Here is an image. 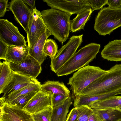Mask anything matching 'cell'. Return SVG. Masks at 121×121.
Returning <instances> with one entry per match:
<instances>
[{
    "label": "cell",
    "mask_w": 121,
    "mask_h": 121,
    "mask_svg": "<svg viewBox=\"0 0 121 121\" xmlns=\"http://www.w3.org/2000/svg\"><path fill=\"white\" fill-rule=\"evenodd\" d=\"M121 26V6L115 9L104 7L95 18L94 29L99 35L105 36Z\"/></svg>",
    "instance_id": "4"
},
{
    "label": "cell",
    "mask_w": 121,
    "mask_h": 121,
    "mask_svg": "<svg viewBox=\"0 0 121 121\" xmlns=\"http://www.w3.org/2000/svg\"><path fill=\"white\" fill-rule=\"evenodd\" d=\"M51 8L65 12L70 16L91 8L87 0H43Z\"/></svg>",
    "instance_id": "9"
},
{
    "label": "cell",
    "mask_w": 121,
    "mask_h": 121,
    "mask_svg": "<svg viewBox=\"0 0 121 121\" xmlns=\"http://www.w3.org/2000/svg\"><path fill=\"white\" fill-rule=\"evenodd\" d=\"M93 11L91 8L85 10L77 14L76 17L70 21V30L72 32L84 30L87 22L89 20Z\"/></svg>",
    "instance_id": "21"
},
{
    "label": "cell",
    "mask_w": 121,
    "mask_h": 121,
    "mask_svg": "<svg viewBox=\"0 0 121 121\" xmlns=\"http://www.w3.org/2000/svg\"><path fill=\"white\" fill-rule=\"evenodd\" d=\"M52 111V107L32 114L35 121H51Z\"/></svg>",
    "instance_id": "29"
},
{
    "label": "cell",
    "mask_w": 121,
    "mask_h": 121,
    "mask_svg": "<svg viewBox=\"0 0 121 121\" xmlns=\"http://www.w3.org/2000/svg\"><path fill=\"white\" fill-rule=\"evenodd\" d=\"M41 84L39 81L32 82L23 88L10 94L5 98L1 97L0 100L7 102H9L17 97L33 91L40 90Z\"/></svg>",
    "instance_id": "24"
},
{
    "label": "cell",
    "mask_w": 121,
    "mask_h": 121,
    "mask_svg": "<svg viewBox=\"0 0 121 121\" xmlns=\"http://www.w3.org/2000/svg\"><path fill=\"white\" fill-rule=\"evenodd\" d=\"M79 114V111L77 107L73 108L68 114L66 121H75Z\"/></svg>",
    "instance_id": "32"
},
{
    "label": "cell",
    "mask_w": 121,
    "mask_h": 121,
    "mask_svg": "<svg viewBox=\"0 0 121 121\" xmlns=\"http://www.w3.org/2000/svg\"><path fill=\"white\" fill-rule=\"evenodd\" d=\"M72 103L69 96L62 104L52 108L51 121H66L69 108Z\"/></svg>",
    "instance_id": "22"
},
{
    "label": "cell",
    "mask_w": 121,
    "mask_h": 121,
    "mask_svg": "<svg viewBox=\"0 0 121 121\" xmlns=\"http://www.w3.org/2000/svg\"><path fill=\"white\" fill-rule=\"evenodd\" d=\"M0 103V121H35L32 114L7 102Z\"/></svg>",
    "instance_id": "10"
},
{
    "label": "cell",
    "mask_w": 121,
    "mask_h": 121,
    "mask_svg": "<svg viewBox=\"0 0 121 121\" xmlns=\"http://www.w3.org/2000/svg\"><path fill=\"white\" fill-rule=\"evenodd\" d=\"M29 54V49L26 44L22 46H8L5 61L19 64L24 60Z\"/></svg>",
    "instance_id": "15"
},
{
    "label": "cell",
    "mask_w": 121,
    "mask_h": 121,
    "mask_svg": "<svg viewBox=\"0 0 121 121\" xmlns=\"http://www.w3.org/2000/svg\"><path fill=\"white\" fill-rule=\"evenodd\" d=\"M100 45L91 43L82 47L56 73L58 77L71 74L88 65L95 58Z\"/></svg>",
    "instance_id": "3"
},
{
    "label": "cell",
    "mask_w": 121,
    "mask_h": 121,
    "mask_svg": "<svg viewBox=\"0 0 121 121\" xmlns=\"http://www.w3.org/2000/svg\"><path fill=\"white\" fill-rule=\"evenodd\" d=\"M117 109L118 110H119L121 112V107L118 108Z\"/></svg>",
    "instance_id": "38"
},
{
    "label": "cell",
    "mask_w": 121,
    "mask_h": 121,
    "mask_svg": "<svg viewBox=\"0 0 121 121\" xmlns=\"http://www.w3.org/2000/svg\"><path fill=\"white\" fill-rule=\"evenodd\" d=\"M117 121H121V119Z\"/></svg>",
    "instance_id": "39"
},
{
    "label": "cell",
    "mask_w": 121,
    "mask_h": 121,
    "mask_svg": "<svg viewBox=\"0 0 121 121\" xmlns=\"http://www.w3.org/2000/svg\"><path fill=\"white\" fill-rule=\"evenodd\" d=\"M8 45L0 40V59L6 60Z\"/></svg>",
    "instance_id": "33"
},
{
    "label": "cell",
    "mask_w": 121,
    "mask_h": 121,
    "mask_svg": "<svg viewBox=\"0 0 121 121\" xmlns=\"http://www.w3.org/2000/svg\"><path fill=\"white\" fill-rule=\"evenodd\" d=\"M108 7L112 9L117 8L121 6V0H108Z\"/></svg>",
    "instance_id": "35"
},
{
    "label": "cell",
    "mask_w": 121,
    "mask_h": 121,
    "mask_svg": "<svg viewBox=\"0 0 121 121\" xmlns=\"http://www.w3.org/2000/svg\"><path fill=\"white\" fill-rule=\"evenodd\" d=\"M40 12L48 29L54 38L63 44L69 39L71 16L53 8L43 10Z\"/></svg>",
    "instance_id": "2"
},
{
    "label": "cell",
    "mask_w": 121,
    "mask_h": 121,
    "mask_svg": "<svg viewBox=\"0 0 121 121\" xmlns=\"http://www.w3.org/2000/svg\"><path fill=\"white\" fill-rule=\"evenodd\" d=\"M9 63L11 69L13 72L35 78L42 70L41 65L29 54L20 64Z\"/></svg>",
    "instance_id": "11"
},
{
    "label": "cell",
    "mask_w": 121,
    "mask_h": 121,
    "mask_svg": "<svg viewBox=\"0 0 121 121\" xmlns=\"http://www.w3.org/2000/svg\"><path fill=\"white\" fill-rule=\"evenodd\" d=\"M8 8L14 15L16 20L23 28L27 34L31 10L22 0H12L9 3Z\"/></svg>",
    "instance_id": "12"
},
{
    "label": "cell",
    "mask_w": 121,
    "mask_h": 121,
    "mask_svg": "<svg viewBox=\"0 0 121 121\" xmlns=\"http://www.w3.org/2000/svg\"><path fill=\"white\" fill-rule=\"evenodd\" d=\"M108 70L100 68L89 65L79 69L69 80L68 84L71 87L75 96L78 94L95 80Z\"/></svg>",
    "instance_id": "5"
},
{
    "label": "cell",
    "mask_w": 121,
    "mask_h": 121,
    "mask_svg": "<svg viewBox=\"0 0 121 121\" xmlns=\"http://www.w3.org/2000/svg\"><path fill=\"white\" fill-rule=\"evenodd\" d=\"M31 13L27 34L29 48H32L40 36L48 30L40 12L31 8Z\"/></svg>",
    "instance_id": "8"
},
{
    "label": "cell",
    "mask_w": 121,
    "mask_h": 121,
    "mask_svg": "<svg viewBox=\"0 0 121 121\" xmlns=\"http://www.w3.org/2000/svg\"><path fill=\"white\" fill-rule=\"evenodd\" d=\"M116 95V93L114 92L90 96H80L76 95L75 96L73 106L75 107L81 105H88L93 102L115 96Z\"/></svg>",
    "instance_id": "20"
},
{
    "label": "cell",
    "mask_w": 121,
    "mask_h": 121,
    "mask_svg": "<svg viewBox=\"0 0 121 121\" xmlns=\"http://www.w3.org/2000/svg\"><path fill=\"white\" fill-rule=\"evenodd\" d=\"M83 35L72 36L58 50L56 56L51 60L50 67L52 71L56 73L75 53L82 42Z\"/></svg>",
    "instance_id": "6"
},
{
    "label": "cell",
    "mask_w": 121,
    "mask_h": 121,
    "mask_svg": "<svg viewBox=\"0 0 121 121\" xmlns=\"http://www.w3.org/2000/svg\"><path fill=\"white\" fill-rule=\"evenodd\" d=\"M8 0H0V17H3L8 6Z\"/></svg>",
    "instance_id": "34"
},
{
    "label": "cell",
    "mask_w": 121,
    "mask_h": 121,
    "mask_svg": "<svg viewBox=\"0 0 121 121\" xmlns=\"http://www.w3.org/2000/svg\"><path fill=\"white\" fill-rule=\"evenodd\" d=\"M38 91L30 92L26 94L20 95L13 100L7 103L10 105L16 106L23 109L29 100Z\"/></svg>",
    "instance_id": "26"
},
{
    "label": "cell",
    "mask_w": 121,
    "mask_h": 121,
    "mask_svg": "<svg viewBox=\"0 0 121 121\" xmlns=\"http://www.w3.org/2000/svg\"><path fill=\"white\" fill-rule=\"evenodd\" d=\"M13 72L12 78L3 92L4 98L32 82L38 81L36 78Z\"/></svg>",
    "instance_id": "14"
},
{
    "label": "cell",
    "mask_w": 121,
    "mask_h": 121,
    "mask_svg": "<svg viewBox=\"0 0 121 121\" xmlns=\"http://www.w3.org/2000/svg\"><path fill=\"white\" fill-rule=\"evenodd\" d=\"M94 110L105 121H117L121 119V112L117 109L101 110Z\"/></svg>",
    "instance_id": "25"
},
{
    "label": "cell",
    "mask_w": 121,
    "mask_h": 121,
    "mask_svg": "<svg viewBox=\"0 0 121 121\" xmlns=\"http://www.w3.org/2000/svg\"><path fill=\"white\" fill-rule=\"evenodd\" d=\"M58 48V45L54 40L51 39H47L44 44L43 52L45 54L49 56L52 60L56 55Z\"/></svg>",
    "instance_id": "27"
},
{
    "label": "cell",
    "mask_w": 121,
    "mask_h": 121,
    "mask_svg": "<svg viewBox=\"0 0 121 121\" xmlns=\"http://www.w3.org/2000/svg\"><path fill=\"white\" fill-rule=\"evenodd\" d=\"M94 112L90 116L88 121H105L103 119L94 109Z\"/></svg>",
    "instance_id": "36"
},
{
    "label": "cell",
    "mask_w": 121,
    "mask_h": 121,
    "mask_svg": "<svg viewBox=\"0 0 121 121\" xmlns=\"http://www.w3.org/2000/svg\"><path fill=\"white\" fill-rule=\"evenodd\" d=\"M77 107L79 114L75 121H88L89 117L94 112L93 109L88 105H81Z\"/></svg>",
    "instance_id": "28"
},
{
    "label": "cell",
    "mask_w": 121,
    "mask_h": 121,
    "mask_svg": "<svg viewBox=\"0 0 121 121\" xmlns=\"http://www.w3.org/2000/svg\"><path fill=\"white\" fill-rule=\"evenodd\" d=\"M0 40L8 46H23L27 42L18 28L6 19H0Z\"/></svg>",
    "instance_id": "7"
},
{
    "label": "cell",
    "mask_w": 121,
    "mask_h": 121,
    "mask_svg": "<svg viewBox=\"0 0 121 121\" xmlns=\"http://www.w3.org/2000/svg\"><path fill=\"white\" fill-rule=\"evenodd\" d=\"M51 94L52 108L63 104L69 96L62 94Z\"/></svg>",
    "instance_id": "30"
},
{
    "label": "cell",
    "mask_w": 121,
    "mask_h": 121,
    "mask_svg": "<svg viewBox=\"0 0 121 121\" xmlns=\"http://www.w3.org/2000/svg\"><path fill=\"white\" fill-rule=\"evenodd\" d=\"M40 91L51 94H62L69 96L70 91L64 83L59 81L48 80L41 85Z\"/></svg>",
    "instance_id": "19"
},
{
    "label": "cell",
    "mask_w": 121,
    "mask_h": 121,
    "mask_svg": "<svg viewBox=\"0 0 121 121\" xmlns=\"http://www.w3.org/2000/svg\"><path fill=\"white\" fill-rule=\"evenodd\" d=\"M87 1L91 6L93 11L95 10L101 9L103 6L108 4V0H87Z\"/></svg>",
    "instance_id": "31"
},
{
    "label": "cell",
    "mask_w": 121,
    "mask_h": 121,
    "mask_svg": "<svg viewBox=\"0 0 121 121\" xmlns=\"http://www.w3.org/2000/svg\"><path fill=\"white\" fill-rule=\"evenodd\" d=\"M50 107H52L51 94L40 90L29 100L23 109L33 114Z\"/></svg>",
    "instance_id": "13"
},
{
    "label": "cell",
    "mask_w": 121,
    "mask_h": 121,
    "mask_svg": "<svg viewBox=\"0 0 121 121\" xmlns=\"http://www.w3.org/2000/svg\"><path fill=\"white\" fill-rule=\"evenodd\" d=\"M102 57L110 61H121V39L109 42L101 52Z\"/></svg>",
    "instance_id": "16"
},
{
    "label": "cell",
    "mask_w": 121,
    "mask_h": 121,
    "mask_svg": "<svg viewBox=\"0 0 121 121\" xmlns=\"http://www.w3.org/2000/svg\"><path fill=\"white\" fill-rule=\"evenodd\" d=\"M48 29L39 37L32 48L29 49V54L41 64L45 60L47 55L43 52L44 44L48 37L51 35Z\"/></svg>",
    "instance_id": "17"
},
{
    "label": "cell",
    "mask_w": 121,
    "mask_h": 121,
    "mask_svg": "<svg viewBox=\"0 0 121 121\" xmlns=\"http://www.w3.org/2000/svg\"><path fill=\"white\" fill-rule=\"evenodd\" d=\"M23 1L25 3L29 5L31 8L33 9H36L35 0H23Z\"/></svg>",
    "instance_id": "37"
},
{
    "label": "cell",
    "mask_w": 121,
    "mask_h": 121,
    "mask_svg": "<svg viewBox=\"0 0 121 121\" xmlns=\"http://www.w3.org/2000/svg\"><path fill=\"white\" fill-rule=\"evenodd\" d=\"M0 93L11 81L13 76V72L9 63L6 61L0 62Z\"/></svg>",
    "instance_id": "23"
},
{
    "label": "cell",
    "mask_w": 121,
    "mask_h": 121,
    "mask_svg": "<svg viewBox=\"0 0 121 121\" xmlns=\"http://www.w3.org/2000/svg\"><path fill=\"white\" fill-rule=\"evenodd\" d=\"M121 91V64H116L77 95L90 96Z\"/></svg>",
    "instance_id": "1"
},
{
    "label": "cell",
    "mask_w": 121,
    "mask_h": 121,
    "mask_svg": "<svg viewBox=\"0 0 121 121\" xmlns=\"http://www.w3.org/2000/svg\"><path fill=\"white\" fill-rule=\"evenodd\" d=\"M88 106L97 110L116 109L121 107V95L111 96L93 102Z\"/></svg>",
    "instance_id": "18"
}]
</instances>
